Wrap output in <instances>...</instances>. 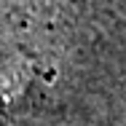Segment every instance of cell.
I'll return each instance as SVG.
<instances>
[{"instance_id":"1","label":"cell","mask_w":126,"mask_h":126,"mask_svg":"<svg viewBox=\"0 0 126 126\" xmlns=\"http://www.w3.org/2000/svg\"><path fill=\"white\" fill-rule=\"evenodd\" d=\"M54 0H0V124L32 80H51Z\"/></svg>"}]
</instances>
